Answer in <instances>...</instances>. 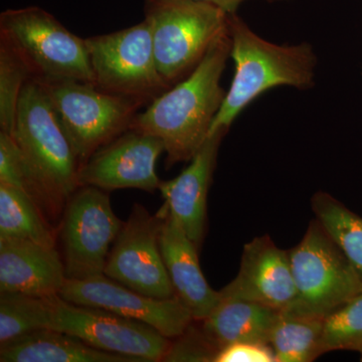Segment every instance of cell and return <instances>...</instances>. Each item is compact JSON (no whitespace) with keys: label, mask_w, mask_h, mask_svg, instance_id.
Wrapping results in <instances>:
<instances>
[{"label":"cell","mask_w":362,"mask_h":362,"mask_svg":"<svg viewBox=\"0 0 362 362\" xmlns=\"http://www.w3.org/2000/svg\"><path fill=\"white\" fill-rule=\"evenodd\" d=\"M230 54L226 30L187 77L157 97L133 120L130 128L156 136L163 142L168 168L192 160L209 137L225 101L226 92L221 78Z\"/></svg>","instance_id":"obj_1"},{"label":"cell","mask_w":362,"mask_h":362,"mask_svg":"<svg viewBox=\"0 0 362 362\" xmlns=\"http://www.w3.org/2000/svg\"><path fill=\"white\" fill-rule=\"evenodd\" d=\"M228 30L235 75L209 135L230 130L238 116L267 90L280 86L306 90L315 85L318 58L309 42L273 44L252 32L237 13L228 14Z\"/></svg>","instance_id":"obj_2"},{"label":"cell","mask_w":362,"mask_h":362,"mask_svg":"<svg viewBox=\"0 0 362 362\" xmlns=\"http://www.w3.org/2000/svg\"><path fill=\"white\" fill-rule=\"evenodd\" d=\"M13 137L35 181L44 211L56 214L78 187L80 163L47 93L33 78L21 93Z\"/></svg>","instance_id":"obj_3"},{"label":"cell","mask_w":362,"mask_h":362,"mask_svg":"<svg viewBox=\"0 0 362 362\" xmlns=\"http://www.w3.org/2000/svg\"><path fill=\"white\" fill-rule=\"evenodd\" d=\"M0 42L21 59L37 82L94 84L85 40L40 7L7 9L0 14Z\"/></svg>","instance_id":"obj_4"},{"label":"cell","mask_w":362,"mask_h":362,"mask_svg":"<svg viewBox=\"0 0 362 362\" xmlns=\"http://www.w3.org/2000/svg\"><path fill=\"white\" fill-rule=\"evenodd\" d=\"M28 298L37 330L61 331L95 349L132 357L138 362L163 361L170 346L169 338L139 321L71 303L59 295Z\"/></svg>","instance_id":"obj_5"},{"label":"cell","mask_w":362,"mask_h":362,"mask_svg":"<svg viewBox=\"0 0 362 362\" xmlns=\"http://www.w3.org/2000/svg\"><path fill=\"white\" fill-rule=\"evenodd\" d=\"M144 13L157 69L169 87L187 77L228 30V14L199 0H146Z\"/></svg>","instance_id":"obj_6"},{"label":"cell","mask_w":362,"mask_h":362,"mask_svg":"<svg viewBox=\"0 0 362 362\" xmlns=\"http://www.w3.org/2000/svg\"><path fill=\"white\" fill-rule=\"evenodd\" d=\"M288 252L296 298L282 312L324 319L362 292L358 274L316 218Z\"/></svg>","instance_id":"obj_7"},{"label":"cell","mask_w":362,"mask_h":362,"mask_svg":"<svg viewBox=\"0 0 362 362\" xmlns=\"http://www.w3.org/2000/svg\"><path fill=\"white\" fill-rule=\"evenodd\" d=\"M40 84L59 117L80 166L98 149L129 129L138 110L145 105L104 92L92 83L59 81Z\"/></svg>","instance_id":"obj_8"},{"label":"cell","mask_w":362,"mask_h":362,"mask_svg":"<svg viewBox=\"0 0 362 362\" xmlns=\"http://www.w3.org/2000/svg\"><path fill=\"white\" fill-rule=\"evenodd\" d=\"M94 85L104 92L149 105L169 87L157 69L146 20L119 32L85 39Z\"/></svg>","instance_id":"obj_9"},{"label":"cell","mask_w":362,"mask_h":362,"mask_svg":"<svg viewBox=\"0 0 362 362\" xmlns=\"http://www.w3.org/2000/svg\"><path fill=\"white\" fill-rule=\"evenodd\" d=\"M122 226L105 190L78 187L66 202L62 220L66 279L83 280L103 275L111 246Z\"/></svg>","instance_id":"obj_10"},{"label":"cell","mask_w":362,"mask_h":362,"mask_svg":"<svg viewBox=\"0 0 362 362\" xmlns=\"http://www.w3.org/2000/svg\"><path fill=\"white\" fill-rule=\"evenodd\" d=\"M164 214L135 204L109 254L104 275L147 296H176L162 258L159 237Z\"/></svg>","instance_id":"obj_11"},{"label":"cell","mask_w":362,"mask_h":362,"mask_svg":"<svg viewBox=\"0 0 362 362\" xmlns=\"http://www.w3.org/2000/svg\"><path fill=\"white\" fill-rule=\"evenodd\" d=\"M59 296L71 303L96 307L147 324L169 339L180 337L194 320L177 296L169 299L147 296L104 274L83 280L66 279Z\"/></svg>","instance_id":"obj_12"},{"label":"cell","mask_w":362,"mask_h":362,"mask_svg":"<svg viewBox=\"0 0 362 362\" xmlns=\"http://www.w3.org/2000/svg\"><path fill=\"white\" fill-rule=\"evenodd\" d=\"M164 151L156 136L129 128L90 156L78 168V187H95L105 192L137 188L158 189L156 163Z\"/></svg>","instance_id":"obj_13"},{"label":"cell","mask_w":362,"mask_h":362,"mask_svg":"<svg viewBox=\"0 0 362 362\" xmlns=\"http://www.w3.org/2000/svg\"><path fill=\"white\" fill-rule=\"evenodd\" d=\"M220 294L287 310L296 298L289 252L268 235L255 238L245 245L237 277Z\"/></svg>","instance_id":"obj_14"},{"label":"cell","mask_w":362,"mask_h":362,"mask_svg":"<svg viewBox=\"0 0 362 362\" xmlns=\"http://www.w3.org/2000/svg\"><path fill=\"white\" fill-rule=\"evenodd\" d=\"M228 130L214 131L180 175L160 181L158 189L163 207L199 247L204 239L207 194L218 158V148Z\"/></svg>","instance_id":"obj_15"},{"label":"cell","mask_w":362,"mask_h":362,"mask_svg":"<svg viewBox=\"0 0 362 362\" xmlns=\"http://www.w3.org/2000/svg\"><path fill=\"white\" fill-rule=\"evenodd\" d=\"M65 264L56 247L0 238V293L45 298L61 294Z\"/></svg>","instance_id":"obj_16"},{"label":"cell","mask_w":362,"mask_h":362,"mask_svg":"<svg viewBox=\"0 0 362 362\" xmlns=\"http://www.w3.org/2000/svg\"><path fill=\"white\" fill-rule=\"evenodd\" d=\"M160 209L164 218L159 244L171 284L194 320H204L220 301V292L211 289L202 274L199 247L168 211L163 206Z\"/></svg>","instance_id":"obj_17"},{"label":"cell","mask_w":362,"mask_h":362,"mask_svg":"<svg viewBox=\"0 0 362 362\" xmlns=\"http://www.w3.org/2000/svg\"><path fill=\"white\" fill-rule=\"evenodd\" d=\"M280 314L265 305L221 296L214 310L202 320V329L220 350L235 342L269 344Z\"/></svg>","instance_id":"obj_18"},{"label":"cell","mask_w":362,"mask_h":362,"mask_svg":"<svg viewBox=\"0 0 362 362\" xmlns=\"http://www.w3.org/2000/svg\"><path fill=\"white\" fill-rule=\"evenodd\" d=\"M1 362H138L90 346L61 331L37 329L0 346Z\"/></svg>","instance_id":"obj_19"},{"label":"cell","mask_w":362,"mask_h":362,"mask_svg":"<svg viewBox=\"0 0 362 362\" xmlns=\"http://www.w3.org/2000/svg\"><path fill=\"white\" fill-rule=\"evenodd\" d=\"M0 238L32 240L56 247L42 209L18 188L0 182Z\"/></svg>","instance_id":"obj_20"},{"label":"cell","mask_w":362,"mask_h":362,"mask_svg":"<svg viewBox=\"0 0 362 362\" xmlns=\"http://www.w3.org/2000/svg\"><path fill=\"white\" fill-rule=\"evenodd\" d=\"M322 318L281 312L270 343L277 362H311L322 356Z\"/></svg>","instance_id":"obj_21"},{"label":"cell","mask_w":362,"mask_h":362,"mask_svg":"<svg viewBox=\"0 0 362 362\" xmlns=\"http://www.w3.org/2000/svg\"><path fill=\"white\" fill-rule=\"evenodd\" d=\"M316 220L341 249L362 281V218L327 192L311 199Z\"/></svg>","instance_id":"obj_22"},{"label":"cell","mask_w":362,"mask_h":362,"mask_svg":"<svg viewBox=\"0 0 362 362\" xmlns=\"http://www.w3.org/2000/svg\"><path fill=\"white\" fill-rule=\"evenodd\" d=\"M321 347L362 352V292L324 318Z\"/></svg>","instance_id":"obj_23"},{"label":"cell","mask_w":362,"mask_h":362,"mask_svg":"<svg viewBox=\"0 0 362 362\" xmlns=\"http://www.w3.org/2000/svg\"><path fill=\"white\" fill-rule=\"evenodd\" d=\"M30 78L25 64L0 42V131L7 134H13L21 95Z\"/></svg>","instance_id":"obj_24"},{"label":"cell","mask_w":362,"mask_h":362,"mask_svg":"<svg viewBox=\"0 0 362 362\" xmlns=\"http://www.w3.org/2000/svg\"><path fill=\"white\" fill-rule=\"evenodd\" d=\"M0 182L28 194L42 209V202L35 181L13 136L0 131Z\"/></svg>","instance_id":"obj_25"},{"label":"cell","mask_w":362,"mask_h":362,"mask_svg":"<svg viewBox=\"0 0 362 362\" xmlns=\"http://www.w3.org/2000/svg\"><path fill=\"white\" fill-rule=\"evenodd\" d=\"M37 330L28 296L16 293L0 294V346Z\"/></svg>","instance_id":"obj_26"},{"label":"cell","mask_w":362,"mask_h":362,"mask_svg":"<svg viewBox=\"0 0 362 362\" xmlns=\"http://www.w3.org/2000/svg\"><path fill=\"white\" fill-rule=\"evenodd\" d=\"M176 338L177 340L171 343L163 361L214 362L220 351L202 327H194L192 323Z\"/></svg>","instance_id":"obj_27"},{"label":"cell","mask_w":362,"mask_h":362,"mask_svg":"<svg viewBox=\"0 0 362 362\" xmlns=\"http://www.w3.org/2000/svg\"><path fill=\"white\" fill-rule=\"evenodd\" d=\"M214 362H277L270 344L257 342H235L218 351Z\"/></svg>","instance_id":"obj_28"},{"label":"cell","mask_w":362,"mask_h":362,"mask_svg":"<svg viewBox=\"0 0 362 362\" xmlns=\"http://www.w3.org/2000/svg\"><path fill=\"white\" fill-rule=\"evenodd\" d=\"M199 1L207 2V4H213L220 7L223 11L228 14L237 13L238 9L243 2L246 0H199ZM269 2L288 1V0H267Z\"/></svg>","instance_id":"obj_29"},{"label":"cell","mask_w":362,"mask_h":362,"mask_svg":"<svg viewBox=\"0 0 362 362\" xmlns=\"http://www.w3.org/2000/svg\"><path fill=\"white\" fill-rule=\"evenodd\" d=\"M361 361H362V352H361Z\"/></svg>","instance_id":"obj_30"}]
</instances>
